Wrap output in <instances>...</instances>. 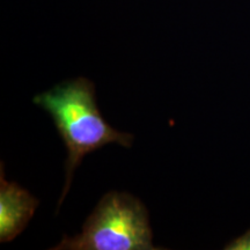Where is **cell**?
Masks as SVG:
<instances>
[{"label":"cell","mask_w":250,"mask_h":250,"mask_svg":"<svg viewBox=\"0 0 250 250\" xmlns=\"http://www.w3.org/2000/svg\"><path fill=\"white\" fill-rule=\"evenodd\" d=\"M33 102L49 112L67 149L66 182L59 208L83 156L108 144L131 147L133 136L115 130L105 122L96 104L95 86L86 78L64 81L48 92L37 94Z\"/></svg>","instance_id":"1"},{"label":"cell","mask_w":250,"mask_h":250,"mask_svg":"<svg viewBox=\"0 0 250 250\" xmlns=\"http://www.w3.org/2000/svg\"><path fill=\"white\" fill-rule=\"evenodd\" d=\"M148 212L126 192L105 193L87 218L83 232L62 237L54 250H154Z\"/></svg>","instance_id":"2"},{"label":"cell","mask_w":250,"mask_h":250,"mask_svg":"<svg viewBox=\"0 0 250 250\" xmlns=\"http://www.w3.org/2000/svg\"><path fill=\"white\" fill-rule=\"evenodd\" d=\"M39 199L15 182L5 179L4 164L0 173V241L14 240L33 218Z\"/></svg>","instance_id":"3"},{"label":"cell","mask_w":250,"mask_h":250,"mask_svg":"<svg viewBox=\"0 0 250 250\" xmlns=\"http://www.w3.org/2000/svg\"><path fill=\"white\" fill-rule=\"evenodd\" d=\"M228 250H250V230L243 234L242 236L233 240L225 247Z\"/></svg>","instance_id":"4"}]
</instances>
